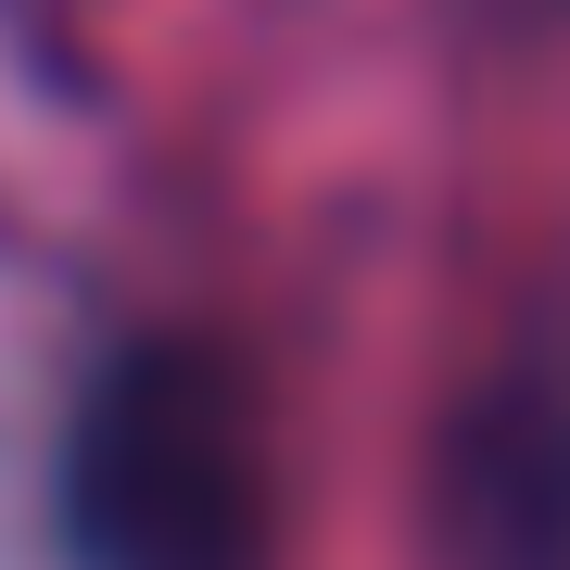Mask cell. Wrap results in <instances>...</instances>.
I'll return each instance as SVG.
<instances>
[{
  "label": "cell",
  "instance_id": "1",
  "mask_svg": "<svg viewBox=\"0 0 570 570\" xmlns=\"http://www.w3.org/2000/svg\"><path fill=\"white\" fill-rule=\"evenodd\" d=\"M77 520L102 570H242L254 546V456L204 367H127L89 419Z\"/></svg>",
  "mask_w": 570,
  "mask_h": 570
}]
</instances>
